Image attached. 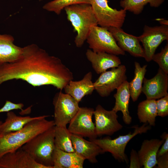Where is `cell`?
<instances>
[{
  "label": "cell",
  "mask_w": 168,
  "mask_h": 168,
  "mask_svg": "<svg viewBox=\"0 0 168 168\" xmlns=\"http://www.w3.org/2000/svg\"><path fill=\"white\" fill-rule=\"evenodd\" d=\"M73 78L72 72L60 58L35 44L23 47L17 60L0 65V85L21 80L34 87L51 85L61 91Z\"/></svg>",
  "instance_id": "6da1fadb"
},
{
  "label": "cell",
  "mask_w": 168,
  "mask_h": 168,
  "mask_svg": "<svg viewBox=\"0 0 168 168\" xmlns=\"http://www.w3.org/2000/svg\"><path fill=\"white\" fill-rule=\"evenodd\" d=\"M49 116H40L19 130L0 133V158L7 153L16 151L36 135L55 126L54 120L46 119Z\"/></svg>",
  "instance_id": "7a4b0ae2"
},
{
  "label": "cell",
  "mask_w": 168,
  "mask_h": 168,
  "mask_svg": "<svg viewBox=\"0 0 168 168\" xmlns=\"http://www.w3.org/2000/svg\"><path fill=\"white\" fill-rule=\"evenodd\" d=\"M68 20L77 33L74 42L76 46L82 47L86 41L91 28L98 25L97 19L90 4H79L65 7Z\"/></svg>",
  "instance_id": "3957f363"
},
{
  "label": "cell",
  "mask_w": 168,
  "mask_h": 168,
  "mask_svg": "<svg viewBox=\"0 0 168 168\" xmlns=\"http://www.w3.org/2000/svg\"><path fill=\"white\" fill-rule=\"evenodd\" d=\"M55 127L36 135L21 147L36 162L46 168H53V158L56 148Z\"/></svg>",
  "instance_id": "277c9868"
},
{
  "label": "cell",
  "mask_w": 168,
  "mask_h": 168,
  "mask_svg": "<svg viewBox=\"0 0 168 168\" xmlns=\"http://www.w3.org/2000/svg\"><path fill=\"white\" fill-rule=\"evenodd\" d=\"M151 126L144 123L140 127H134L133 132H131L124 135H120L117 138L111 139L110 138L102 139H89L94 142L101 149L103 153L109 152L115 159L119 161L128 163V159L125 153V148L129 141L138 134L147 132L150 130Z\"/></svg>",
  "instance_id": "5b68a950"
},
{
  "label": "cell",
  "mask_w": 168,
  "mask_h": 168,
  "mask_svg": "<svg viewBox=\"0 0 168 168\" xmlns=\"http://www.w3.org/2000/svg\"><path fill=\"white\" fill-rule=\"evenodd\" d=\"M86 41L90 49L94 52H105L117 56L125 54L107 28L98 25L93 26Z\"/></svg>",
  "instance_id": "8992f818"
},
{
  "label": "cell",
  "mask_w": 168,
  "mask_h": 168,
  "mask_svg": "<svg viewBox=\"0 0 168 168\" xmlns=\"http://www.w3.org/2000/svg\"><path fill=\"white\" fill-rule=\"evenodd\" d=\"M107 0H90V5L98 25L106 28H121L124 22L126 11L110 7Z\"/></svg>",
  "instance_id": "52a82bcc"
},
{
  "label": "cell",
  "mask_w": 168,
  "mask_h": 168,
  "mask_svg": "<svg viewBox=\"0 0 168 168\" xmlns=\"http://www.w3.org/2000/svg\"><path fill=\"white\" fill-rule=\"evenodd\" d=\"M79 103L67 94L61 91L57 93L53 101L55 125L66 127L78 111Z\"/></svg>",
  "instance_id": "ba28073f"
},
{
  "label": "cell",
  "mask_w": 168,
  "mask_h": 168,
  "mask_svg": "<svg viewBox=\"0 0 168 168\" xmlns=\"http://www.w3.org/2000/svg\"><path fill=\"white\" fill-rule=\"evenodd\" d=\"M126 72L125 66L121 64L101 73L94 82L95 90L101 97L108 96L127 80Z\"/></svg>",
  "instance_id": "9c48e42d"
},
{
  "label": "cell",
  "mask_w": 168,
  "mask_h": 168,
  "mask_svg": "<svg viewBox=\"0 0 168 168\" xmlns=\"http://www.w3.org/2000/svg\"><path fill=\"white\" fill-rule=\"evenodd\" d=\"M168 26H149L145 25L142 34L138 36L142 44L145 57L147 62L152 60L156 49L164 40H168Z\"/></svg>",
  "instance_id": "30bf717a"
},
{
  "label": "cell",
  "mask_w": 168,
  "mask_h": 168,
  "mask_svg": "<svg viewBox=\"0 0 168 168\" xmlns=\"http://www.w3.org/2000/svg\"><path fill=\"white\" fill-rule=\"evenodd\" d=\"M94 110L91 108L80 107L70 122L68 128L72 133L89 139L96 138L95 124L92 119Z\"/></svg>",
  "instance_id": "8fae6325"
},
{
  "label": "cell",
  "mask_w": 168,
  "mask_h": 168,
  "mask_svg": "<svg viewBox=\"0 0 168 168\" xmlns=\"http://www.w3.org/2000/svg\"><path fill=\"white\" fill-rule=\"evenodd\" d=\"M93 115L96 132L97 136L112 135L123 128L118 120L117 113L112 110H106L98 105L94 110Z\"/></svg>",
  "instance_id": "7c38bea8"
},
{
  "label": "cell",
  "mask_w": 168,
  "mask_h": 168,
  "mask_svg": "<svg viewBox=\"0 0 168 168\" xmlns=\"http://www.w3.org/2000/svg\"><path fill=\"white\" fill-rule=\"evenodd\" d=\"M142 92L147 99L156 100L168 94V76L160 68L153 78L143 80Z\"/></svg>",
  "instance_id": "4fadbf2b"
},
{
  "label": "cell",
  "mask_w": 168,
  "mask_h": 168,
  "mask_svg": "<svg viewBox=\"0 0 168 168\" xmlns=\"http://www.w3.org/2000/svg\"><path fill=\"white\" fill-rule=\"evenodd\" d=\"M107 28L113 35L118 45L124 51L127 52L135 57L144 58L143 49L140 44L138 36L126 33L121 28Z\"/></svg>",
  "instance_id": "5bb4252c"
},
{
  "label": "cell",
  "mask_w": 168,
  "mask_h": 168,
  "mask_svg": "<svg viewBox=\"0 0 168 168\" xmlns=\"http://www.w3.org/2000/svg\"><path fill=\"white\" fill-rule=\"evenodd\" d=\"M0 168H46L36 162L21 148L0 158Z\"/></svg>",
  "instance_id": "9a60e30c"
},
{
  "label": "cell",
  "mask_w": 168,
  "mask_h": 168,
  "mask_svg": "<svg viewBox=\"0 0 168 168\" xmlns=\"http://www.w3.org/2000/svg\"><path fill=\"white\" fill-rule=\"evenodd\" d=\"M86 55L97 74H100L109 68L117 67L121 64L119 58L112 54L95 52L89 49L87 50Z\"/></svg>",
  "instance_id": "2e32d148"
},
{
  "label": "cell",
  "mask_w": 168,
  "mask_h": 168,
  "mask_svg": "<svg viewBox=\"0 0 168 168\" xmlns=\"http://www.w3.org/2000/svg\"><path fill=\"white\" fill-rule=\"evenodd\" d=\"M71 138L74 152L91 163L97 162L96 156L103 153L99 146L92 141L86 140L77 135L71 134Z\"/></svg>",
  "instance_id": "e0dca14e"
},
{
  "label": "cell",
  "mask_w": 168,
  "mask_h": 168,
  "mask_svg": "<svg viewBox=\"0 0 168 168\" xmlns=\"http://www.w3.org/2000/svg\"><path fill=\"white\" fill-rule=\"evenodd\" d=\"M92 73L88 72L78 81H70L64 88L67 94L79 103L86 96L91 95L95 88L92 81Z\"/></svg>",
  "instance_id": "ac0fdd59"
},
{
  "label": "cell",
  "mask_w": 168,
  "mask_h": 168,
  "mask_svg": "<svg viewBox=\"0 0 168 168\" xmlns=\"http://www.w3.org/2000/svg\"><path fill=\"white\" fill-rule=\"evenodd\" d=\"M162 139H146L143 141L138 152L142 167L152 168L156 165L157 153L164 142Z\"/></svg>",
  "instance_id": "d6986e66"
},
{
  "label": "cell",
  "mask_w": 168,
  "mask_h": 168,
  "mask_svg": "<svg viewBox=\"0 0 168 168\" xmlns=\"http://www.w3.org/2000/svg\"><path fill=\"white\" fill-rule=\"evenodd\" d=\"M14 40L11 35L0 34V65L13 62L21 56L23 48L15 45Z\"/></svg>",
  "instance_id": "ffe728a7"
},
{
  "label": "cell",
  "mask_w": 168,
  "mask_h": 168,
  "mask_svg": "<svg viewBox=\"0 0 168 168\" xmlns=\"http://www.w3.org/2000/svg\"><path fill=\"white\" fill-rule=\"evenodd\" d=\"M114 97L115 102L112 110L116 113L121 111L122 113L124 122L126 124H129L132 122V118L128 110L130 95L129 82L127 80L117 89L116 92Z\"/></svg>",
  "instance_id": "44dd1931"
},
{
  "label": "cell",
  "mask_w": 168,
  "mask_h": 168,
  "mask_svg": "<svg viewBox=\"0 0 168 168\" xmlns=\"http://www.w3.org/2000/svg\"><path fill=\"white\" fill-rule=\"evenodd\" d=\"M85 160L75 152H66L56 147L53 168H82Z\"/></svg>",
  "instance_id": "7402d4cb"
},
{
  "label": "cell",
  "mask_w": 168,
  "mask_h": 168,
  "mask_svg": "<svg viewBox=\"0 0 168 168\" xmlns=\"http://www.w3.org/2000/svg\"><path fill=\"white\" fill-rule=\"evenodd\" d=\"M40 116L23 117L17 116L12 111L8 112L5 122L0 125V133H5L19 130L27 124Z\"/></svg>",
  "instance_id": "603a6c76"
},
{
  "label": "cell",
  "mask_w": 168,
  "mask_h": 168,
  "mask_svg": "<svg viewBox=\"0 0 168 168\" xmlns=\"http://www.w3.org/2000/svg\"><path fill=\"white\" fill-rule=\"evenodd\" d=\"M137 115L140 123L154 126L156 118L157 116L156 100L147 99L140 102L138 106Z\"/></svg>",
  "instance_id": "cb8c5ba5"
},
{
  "label": "cell",
  "mask_w": 168,
  "mask_h": 168,
  "mask_svg": "<svg viewBox=\"0 0 168 168\" xmlns=\"http://www.w3.org/2000/svg\"><path fill=\"white\" fill-rule=\"evenodd\" d=\"M134 77L129 82V88L130 97L133 101L135 102L142 92V84L145 75L147 71V65L141 66L138 62L134 63Z\"/></svg>",
  "instance_id": "d4e9b609"
},
{
  "label": "cell",
  "mask_w": 168,
  "mask_h": 168,
  "mask_svg": "<svg viewBox=\"0 0 168 168\" xmlns=\"http://www.w3.org/2000/svg\"><path fill=\"white\" fill-rule=\"evenodd\" d=\"M56 147L68 152H74L71 140V133L66 127H55Z\"/></svg>",
  "instance_id": "484cf974"
},
{
  "label": "cell",
  "mask_w": 168,
  "mask_h": 168,
  "mask_svg": "<svg viewBox=\"0 0 168 168\" xmlns=\"http://www.w3.org/2000/svg\"><path fill=\"white\" fill-rule=\"evenodd\" d=\"M164 0H121L120 6L123 9L138 15L142 12L144 6L149 3L153 7H157L161 4Z\"/></svg>",
  "instance_id": "4316f807"
},
{
  "label": "cell",
  "mask_w": 168,
  "mask_h": 168,
  "mask_svg": "<svg viewBox=\"0 0 168 168\" xmlns=\"http://www.w3.org/2000/svg\"><path fill=\"white\" fill-rule=\"evenodd\" d=\"M90 4V0H54L44 4L43 8L59 15L62 11L68 6L79 4Z\"/></svg>",
  "instance_id": "83f0119b"
},
{
  "label": "cell",
  "mask_w": 168,
  "mask_h": 168,
  "mask_svg": "<svg viewBox=\"0 0 168 168\" xmlns=\"http://www.w3.org/2000/svg\"><path fill=\"white\" fill-rule=\"evenodd\" d=\"M153 60L158 65L159 68L168 74V44L162 48L160 53L155 54L152 58Z\"/></svg>",
  "instance_id": "f1b7e54d"
},
{
  "label": "cell",
  "mask_w": 168,
  "mask_h": 168,
  "mask_svg": "<svg viewBox=\"0 0 168 168\" xmlns=\"http://www.w3.org/2000/svg\"><path fill=\"white\" fill-rule=\"evenodd\" d=\"M157 116L162 117L168 115V94L156 100Z\"/></svg>",
  "instance_id": "f546056e"
},
{
  "label": "cell",
  "mask_w": 168,
  "mask_h": 168,
  "mask_svg": "<svg viewBox=\"0 0 168 168\" xmlns=\"http://www.w3.org/2000/svg\"><path fill=\"white\" fill-rule=\"evenodd\" d=\"M138 153L132 149L130 153L129 168H140L141 167Z\"/></svg>",
  "instance_id": "4dcf8cb0"
},
{
  "label": "cell",
  "mask_w": 168,
  "mask_h": 168,
  "mask_svg": "<svg viewBox=\"0 0 168 168\" xmlns=\"http://www.w3.org/2000/svg\"><path fill=\"white\" fill-rule=\"evenodd\" d=\"M161 137L164 139V142L158 152L157 158L168 152V134L166 132H164Z\"/></svg>",
  "instance_id": "1f68e13d"
},
{
  "label": "cell",
  "mask_w": 168,
  "mask_h": 168,
  "mask_svg": "<svg viewBox=\"0 0 168 168\" xmlns=\"http://www.w3.org/2000/svg\"><path fill=\"white\" fill-rule=\"evenodd\" d=\"M157 168H168V152L157 158Z\"/></svg>",
  "instance_id": "d6a6232c"
},
{
  "label": "cell",
  "mask_w": 168,
  "mask_h": 168,
  "mask_svg": "<svg viewBox=\"0 0 168 168\" xmlns=\"http://www.w3.org/2000/svg\"><path fill=\"white\" fill-rule=\"evenodd\" d=\"M157 20L161 25L168 26V21L164 19H157Z\"/></svg>",
  "instance_id": "836d02e7"
},
{
  "label": "cell",
  "mask_w": 168,
  "mask_h": 168,
  "mask_svg": "<svg viewBox=\"0 0 168 168\" xmlns=\"http://www.w3.org/2000/svg\"><path fill=\"white\" fill-rule=\"evenodd\" d=\"M2 122L0 120V125L2 124Z\"/></svg>",
  "instance_id": "e575fe53"
},
{
  "label": "cell",
  "mask_w": 168,
  "mask_h": 168,
  "mask_svg": "<svg viewBox=\"0 0 168 168\" xmlns=\"http://www.w3.org/2000/svg\"><path fill=\"white\" fill-rule=\"evenodd\" d=\"M40 0V1H41V0Z\"/></svg>",
  "instance_id": "d590c367"
}]
</instances>
